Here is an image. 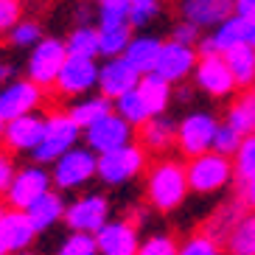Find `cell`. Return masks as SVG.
I'll return each instance as SVG.
<instances>
[{
    "label": "cell",
    "mask_w": 255,
    "mask_h": 255,
    "mask_svg": "<svg viewBox=\"0 0 255 255\" xmlns=\"http://www.w3.org/2000/svg\"><path fill=\"white\" fill-rule=\"evenodd\" d=\"M188 194L191 188H188V171L182 160L163 154L157 163H151V168L146 171V199L151 210L174 213L177 208H182Z\"/></svg>",
    "instance_id": "1"
},
{
    "label": "cell",
    "mask_w": 255,
    "mask_h": 255,
    "mask_svg": "<svg viewBox=\"0 0 255 255\" xmlns=\"http://www.w3.org/2000/svg\"><path fill=\"white\" fill-rule=\"evenodd\" d=\"M188 171V188L196 196H210L230 188V182L236 180V168H233V157L219 154V151H205L196 154L185 163Z\"/></svg>",
    "instance_id": "2"
},
{
    "label": "cell",
    "mask_w": 255,
    "mask_h": 255,
    "mask_svg": "<svg viewBox=\"0 0 255 255\" xmlns=\"http://www.w3.org/2000/svg\"><path fill=\"white\" fill-rule=\"evenodd\" d=\"M79 137H82V127L68 113H51L45 118V135L37 149L31 151V157L39 165H53L65 151H70L79 143Z\"/></svg>",
    "instance_id": "3"
},
{
    "label": "cell",
    "mask_w": 255,
    "mask_h": 255,
    "mask_svg": "<svg viewBox=\"0 0 255 255\" xmlns=\"http://www.w3.org/2000/svg\"><path fill=\"white\" fill-rule=\"evenodd\" d=\"M146 149L140 143H127L121 149H113V151H104L98 154V180L104 185H127L132 182L135 177H140L146 171Z\"/></svg>",
    "instance_id": "4"
},
{
    "label": "cell",
    "mask_w": 255,
    "mask_h": 255,
    "mask_svg": "<svg viewBox=\"0 0 255 255\" xmlns=\"http://www.w3.org/2000/svg\"><path fill=\"white\" fill-rule=\"evenodd\" d=\"M98 174V154L87 146H73L51 168V182L56 191H79Z\"/></svg>",
    "instance_id": "5"
},
{
    "label": "cell",
    "mask_w": 255,
    "mask_h": 255,
    "mask_svg": "<svg viewBox=\"0 0 255 255\" xmlns=\"http://www.w3.org/2000/svg\"><path fill=\"white\" fill-rule=\"evenodd\" d=\"M219 124L222 121L213 113H208V110L188 113L182 121H177V149H180V154H185L191 160L196 154L210 151L213 149V137H216Z\"/></svg>",
    "instance_id": "6"
},
{
    "label": "cell",
    "mask_w": 255,
    "mask_h": 255,
    "mask_svg": "<svg viewBox=\"0 0 255 255\" xmlns=\"http://www.w3.org/2000/svg\"><path fill=\"white\" fill-rule=\"evenodd\" d=\"M68 59V48L56 37H42L31 48L28 62H25V76L39 87H53L59 79V70Z\"/></svg>",
    "instance_id": "7"
},
{
    "label": "cell",
    "mask_w": 255,
    "mask_h": 255,
    "mask_svg": "<svg viewBox=\"0 0 255 255\" xmlns=\"http://www.w3.org/2000/svg\"><path fill=\"white\" fill-rule=\"evenodd\" d=\"M53 188L51 182V171H45L39 163L25 165V168H17L14 177H11V185L6 188V208L14 210H25L28 205H34L42 194H48Z\"/></svg>",
    "instance_id": "8"
},
{
    "label": "cell",
    "mask_w": 255,
    "mask_h": 255,
    "mask_svg": "<svg viewBox=\"0 0 255 255\" xmlns=\"http://www.w3.org/2000/svg\"><path fill=\"white\" fill-rule=\"evenodd\" d=\"M110 199L104 194H82L65 210V225L70 233H93L96 236L101 227L110 222Z\"/></svg>",
    "instance_id": "9"
},
{
    "label": "cell",
    "mask_w": 255,
    "mask_h": 255,
    "mask_svg": "<svg viewBox=\"0 0 255 255\" xmlns=\"http://www.w3.org/2000/svg\"><path fill=\"white\" fill-rule=\"evenodd\" d=\"M42 87L34 84L25 76V79H14L0 87V121H14L20 115H28V113H37L42 107Z\"/></svg>",
    "instance_id": "10"
},
{
    "label": "cell",
    "mask_w": 255,
    "mask_h": 255,
    "mask_svg": "<svg viewBox=\"0 0 255 255\" xmlns=\"http://www.w3.org/2000/svg\"><path fill=\"white\" fill-rule=\"evenodd\" d=\"M59 96L65 98H82L87 93H93L98 87V65L96 59H87V56H73L68 53V59L59 70V79L53 84Z\"/></svg>",
    "instance_id": "11"
},
{
    "label": "cell",
    "mask_w": 255,
    "mask_h": 255,
    "mask_svg": "<svg viewBox=\"0 0 255 255\" xmlns=\"http://www.w3.org/2000/svg\"><path fill=\"white\" fill-rule=\"evenodd\" d=\"M196 62H199V53H196L194 45L168 39V42L160 45L157 62H154V70L151 73H157L168 84H177V82H185L188 76H194Z\"/></svg>",
    "instance_id": "12"
},
{
    "label": "cell",
    "mask_w": 255,
    "mask_h": 255,
    "mask_svg": "<svg viewBox=\"0 0 255 255\" xmlns=\"http://www.w3.org/2000/svg\"><path fill=\"white\" fill-rule=\"evenodd\" d=\"M84 132V143L87 149H93L96 154H104V151H113L132 143V135H135V127L124 121L118 113H107L101 121H96L93 127L82 129Z\"/></svg>",
    "instance_id": "13"
},
{
    "label": "cell",
    "mask_w": 255,
    "mask_h": 255,
    "mask_svg": "<svg viewBox=\"0 0 255 255\" xmlns=\"http://www.w3.org/2000/svg\"><path fill=\"white\" fill-rule=\"evenodd\" d=\"M194 82L199 90L213 98H230L233 90L239 87L222 53H199V62L194 68Z\"/></svg>",
    "instance_id": "14"
},
{
    "label": "cell",
    "mask_w": 255,
    "mask_h": 255,
    "mask_svg": "<svg viewBox=\"0 0 255 255\" xmlns=\"http://www.w3.org/2000/svg\"><path fill=\"white\" fill-rule=\"evenodd\" d=\"M98 255H137L140 247V233L135 219H110L96 233Z\"/></svg>",
    "instance_id": "15"
},
{
    "label": "cell",
    "mask_w": 255,
    "mask_h": 255,
    "mask_svg": "<svg viewBox=\"0 0 255 255\" xmlns=\"http://www.w3.org/2000/svg\"><path fill=\"white\" fill-rule=\"evenodd\" d=\"M45 118L48 115H42V113H28L14 121H6L0 140L6 143L8 151H28L31 154L39 146L42 135H45Z\"/></svg>",
    "instance_id": "16"
},
{
    "label": "cell",
    "mask_w": 255,
    "mask_h": 255,
    "mask_svg": "<svg viewBox=\"0 0 255 255\" xmlns=\"http://www.w3.org/2000/svg\"><path fill=\"white\" fill-rule=\"evenodd\" d=\"M137 82H140V73L124 56H113L98 68V93L110 101H118L129 90H135Z\"/></svg>",
    "instance_id": "17"
},
{
    "label": "cell",
    "mask_w": 255,
    "mask_h": 255,
    "mask_svg": "<svg viewBox=\"0 0 255 255\" xmlns=\"http://www.w3.org/2000/svg\"><path fill=\"white\" fill-rule=\"evenodd\" d=\"M180 11L182 20L194 23L196 28H216L236 8H233V0H182Z\"/></svg>",
    "instance_id": "18"
},
{
    "label": "cell",
    "mask_w": 255,
    "mask_h": 255,
    "mask_svg": "<svg viewBox=\"0 0 255 255\" xmlns=\"http://www.w3.org/2000/svg\"><path fill=\"white\" fill-rule=\"evenodd\" d=\"M0 236L6 241L8 255H11V253H20V250H28L39 233L34 230L31 219L25 216V210L6 208V213L0 216Z\"/></svg>",
    "instance_id": "19"
},
{
    "label": "cell",
    "mask_w": 255,
    "mask_h": 255,
    "mask_svg": "<svg viewBox=\"0 0 255 255\" xmlns=\"http://www.w3.org/2000/svg\"><path fill=\"white\" fill-rule=\"evenodd\" d=\"M244 42H247L244 39V17L230 14L210 31V37L199 39L196 48H199V53H227L236 45H244Z\"/></svg>",
    "instance_id": "20"
},
{
    "label": "cell",
    "mask_w": 255,
    "mask_h": 255,
    "mask_svg": "<svg viewBox=\"0 0 255 255\" xmlns=\"http://www.w3.org/2000/svg\"><path fill=\"white\" fill-rule=\"evenodd\" d=\"M65 210H68V202L62 199V191H53L51 188V191L42 194L34 205L25 208V216L31 219V225H34L37 233H45L65 219Z\"/></svg>",
    "instance_id": "21"
},
{
    "label": "cell",
    "mask_w": 255,
    "mask_h": 255,
    "mask_svg": "<svg viewBox=\"0 0 255 255\" xmlns=\"http://www.w3.org/2000/svg\"><path fill=\"white\" fill-rule=\"evenodd\" d=\"M140 146L151 154H165L171 146H177V124L165 118V113L149 118L140 127Z\"/></svg>",
    "instance_id": "22"
},
{
    "label": "cell",
    "mask_w": 255,
    "mask_h": 255,
    "mask_svg": "<svg viewBox=\"0 0 255 255\" xmlns=\"http://www.w3.org/2000/svg\"><path fill=\"white\" fill-rule=\"evenodd\" d=\"M107 113H113V101H110V98H104L101 93H93V96L87 93V96L76 98L73 104L68 107V115L82 129L93 127V124H96V121H101Z\"/></svg>",
    "instance_id": "23"
},
{
    "label": "cell",
    "mask_w": 255,
    "mask_h": 255,
    "mask_svg": "<svg viewBox=\"0 0 255 255\" xmlns=\"http://www.w3.org/2000/svg\"><path fill=\"white\" fill-rule=\"evenodd\" d=\"M227 62V68H230L233 79H236V84L239 87H255V48L253 45H236L233 51L222 53Z\"/></svg>",
    "instance_id": "24"
},
{
    "label": "cell",
    "mask_w": 255,
    "mask_h": 255,
    "mask_svg": "<svg viewBox=\"0 0 255 255\" xmlns=\"http://www.w3.org/2000/svg\"><path fill=\"white\" fill-rule=\"evenodd\" d=\"M160 45H163V42L154 39V37H132V42H129L127 51H124V59H127L140 76H146V73L154 70Z\"/></svg>",
    "instance_id": "25"
},
{
    "label": "cell",
    "mask_w": 255,
    "mask_h": 255,
    "mask_svg": "<svg viewBox=\"0 0 255 255\" xmlns=\"http://www.w3.org/2000/svg\"><path fill=\"white\" fill-rule=\"evenodd\" d=\"M137 93L146 98V104H149L151 115H163L171 104V84L160 79L157 73H146L140 76V82H137Z\"/></svg>",
    "instance_id": "26"
},
{
    "label": "cell",
    "mask_w": 255,
    "mask_h": 255,
    "mask_svg": "<svg viewBox=\"0 0 255 255\" xmlns=\"http://www.w3.org/2000/svg\"><path fill=\"white\" fill-rule=\"evenodd\" d=\"M225 247L227 253H236V255H255V213L253 210H244V216L236 222V227L225 239Z\"/></svg>",
    "instance_id": "27"
},
{
    "label": "cell",
    "mask_w": 255,
    "mask_h": 255,
    "mask_svg": "<svg viewBox=\"0 0 255 255\" xmlns=\"http://www.w3.org/2000/svg\"><path fill=\"white\" fill-rule=\"evenodd\" d=\"M225 121L233 129H239L241 135H253L255 132V87H250L241 98H236L227 107Z\"/></svg>",
    "instance_id": "28"
},
{
    "label": "cell",
    "mask_w": 255,
    "mask_h": 255,
    "mask_svg": "<svg viewBox=\"0 0 255 255\" xmlns=\"http://www.w3.org/2000/svg\"><path fill=\"white\" fill-rule=\"evenodd\" d=\"M132 42V25H98V56H124Z\"/></svg>",
    "instance_id": "29"
},
{
    "label": "cell",
    "mask_w": 255,
    "mask_h": 255,
    "mask_svg": "<svg viewBox=\"0 0 255 255\" xmlns=\"http://www.w3.org/2000/svg\"><path fill=\"white\" fill-rule=\"evenodd\" d=\"M244 210H247V208L241 205V199H236V202H230V205H222V208H219L216 213L208 219L205 230H208L210 236H216V239L225 244V239L230 236V230L236 227V222L244 216Z\"/></svg>",
    "instance_id": "30"
},
{
    "label": "cell",
    "mask_w": 255,
    "mask_h": 255,
    "mask_svg": "<svg viewBox=\"0 0 255 255\" xmlns=\"http://www.w3.org/2000/svg\"><path fill=\"white\" fill-rule=\"evenodd\" d=\"M115 113H118L124 121H129L135 129H140L149 118H154L151 110H149V104H146V98L137 93V87L135 90H129L127 96H121L118 101H115Z\"/></svg>",
    "instance_id": "31"
},
{
    "label": "cell",
    "mask_w": 255,
    "mask_h": 255,
    "mask_svg": "<svg viewBox=\"0 0 255 255\" xmlns=\"http://www.w3.org/2000/svg\"><path fill=\"white\" fill-rule=\"evenodd\" d=\"M65 48L73 56H87V59H96L98 56V28L93 25H76L70 31V37L65 39Z\"/></svg>",
    "instance_id": "32"
},
{
    "label": "cell",
    "mask_w": 255,
    "mask_h": 255,
    "mask_svg": "<svg viewBox=\"0 0 255 255\" xmlns=\"http://www.w3.org/2000/svg\"><path fill=\"white\" fill-rule=\"evenodd\" d=\"M177 255H225V244L216 236H210L208 230H199L180 241V253Z\"/></svg>",
    "instance_id": "33"
},
{
    "label": "cell",
    "mask_w": 255,
    "mask_h": 255,
    "mask_svg": "<svg viewBox=\"0 0 255 255\" xmlns=\"http://www.w3.org/2000/svg\"><path fill=\"white\" fill-rule=\"evenodd\" d=\"M233 168L241 182L255 180V135H244L239 151L233 154Z\"/></svg>",
    "instance_id": "34"
},
{
    "label": "cell",
    "mask_w": 255,
    "mask_h": 255,
    "mask_svg": "<svg viewBox=\"0 0 255 255\" xmlns=\"http://www.w3.org/2000/svg\"><path fill=\"white\" fill-rule=\"evenodd\" d=\"M180 253V241L171 233H149L146 239H140L137 255H177Z\"/></svg>",
    "instance_id": "35"
},
{
    "label": "cell",
    "mask_w": 255,
    "mask_h": 255,
    "mask_svg": "<svg viewBox=\"0 0 255 255\" xmlns=\"http://www.w3.org/2000/svg\"><path fill=\"white\" fill-rule=\"evenodd\" d=\"M56 255H98V244L93 233H70L59 244Z\"/></svg>",
    "instance_id": "36"
},
{
    "label": "cell",
    "mask_w": 255,
    "mask_h": 255,
    "mask_svg": "<svg viewBox=\"0 0 255 255\" xmlns=\"http://www.w3.org/2000/svg\"><path fill=\"white\" fill-rule=\"evenodd\" d=\"M42 39V28H39V23H34V20H20V23L14 25V28L8 31V42L14 48H34Z\"/></svg>",
    "instance_id": "37"
},
{
    "label": "cell",
    "mask_w": 255,
    "mask_h": 255,
    "mask_svg": "<svg viewBox=\"0 0 255 255\" xmlns=\"http://www.w3.org/2000/svg\"><path fill=\"white\" fill-rule=\"evenodd\" d=\"M241 140H244V135H241L239 129H233L227 121H222V124H219V129H216V137H213V151L233 157V154L239 151Z\"/></svg>",
    "instance_id": "38"
},
{
    "label": "cell",
    "mask_w": 255,
    "mask_h": 255,
    "mask_svg": "<svg viewBox=\"0 0 255 255\" xmlns=\"http://www.w3.org/2000/svg\"><path fill=\"white\" fill-rule=\"evenodd\" d=\"M160 11V0H129V23L146 25L151 23Z\"/></svg>",
    "instance_id": "39"
},
{
    "label": "cell",
    "mask_w": 255,
    "mask_h": 255,
    "mask_svg": "<svg viewBox=\"0 0 255 255\" xmlns=\"http://www.w3.org/2000/svg\"><path fill=\"white\" fill-rule=\"evenodd\" d=\"M23 20V0H0V34H8Z\"/></svg>",
    "instance_id": "40"
},
{
    "label": "cell",
    "mask_w": 255,
    "mask_h": 255,
    "mask_svg": "<svg viewBox=\"0 0 255 255\" xmlns=\"http://www.w3.org/2000/svg\"><path fill=\"white\" fill-rule=\"evenodd\" d=\"M171 39H177V42H185V45H194L196 48V42H199V28H196L194 23H188V20H182V23H177L171 28Z\"/></svg>",
    "instance_id": "41"
},
{
    "label": "cell",
    "mask_w": 255,
    "mask_h": 255,
    "mask_svg": "<svg viewBox=\"0 0 255 255\" xmlns=\"http://www.w3.org/2000/svg\"><path fill=\"white\" fill-rule=\"evenodd\" d=\"M14 160L8 154H0V194H6V188L11 185V177H14Z\"/></svg>",
    "instance_id": "42"
},
{
    "label": "cell",
    "mask_w": 255,
    "mask_h": 255,
    "mask_svg": "<svg viewBox=\"0 0 255 255\" xmlns=\"http://www.w3.org/2000/svg\"><path fill=\"white\" fill-rule=\"evenodd\" d=\"M239 199H241V205H244V208H247V210H253V213H255V180L241 182Z\"/></svg>",
    "instance_id": "43"
},
{
    "label": "cell",
    "mask_w": 255,
    "mask_h": 255,
    "mask_svg": "<svg viewBox=\"0 0 255 255\" xmlns=\"http://www.w3.org/2000/svg\"><path fill=\"white\" fill-rule=\"evenodd\" d=\"M233 8L239 17H255V0H233Z\"/></svg>",
    "instance_id": "44"
},
{
    "label": "cell",
    "mask_w": 255,
    "mask_h": 255,
    "mask_svg": "<svg viewBox=\"0 0 255 255\" xmlns=\"http://www.w3.org/2000/svg\"><path fill=\"white\" fill-rule=\"evenodd\" d=\"M244 39L255 48V17H244Z\"/></svg>",
    "instance_id": "45"
},
{
    "label": "cell",
    "mask_w": 255,
    "mask_h": 255,
    "mask_svg": "<svg viewBox=\"0 0 255 255\" xmlns=\"http://www.w3.org/2000/svg\"><path fill=\"white\" fill-rule=\"evenodd\" d=\"M11 73H14V70H11V65H0V82H8V79H11Z\"/></svg>",
    "instance_id": "46"
},
{
    "label": "cell",
    "mask_w": 255,
    "mask_h": 255,
    "mask_svg": "<svg viewBox=\"0 0 255 255\" xmlns=\"http://www.w3.org/2000/svg\"><path fill=\"white\" fill-rule=\"evenodd\" d=\"M0 255H8V247H6V241H3V236H0Z\"/></svg>",
    "instance_id": "47"
},
{
    "label": "cell",
    "mask_w": 255,
    "mask_h": 255,
    "mask_svg": "<svg viewBox=\"0 0 255 255\" xmlns=\"http://www.w3.org/2000/svg\"><path fill=\"white\" fill-rule=\"evenodd\" d=\"M11 255H39V253H34V250L28 247V250H20V253H11Z\"/></svg>",
    "instance_id": "48"
},
{
    "label": "cell",
    "mask_w": 255,
    "mask_h": 255,
    "mask_svg": "<svg viewBox=\"0 0 255 255\" xmlns=\"http://www.w3.org/2000/svg\"><path fill=\"white\" fill-rule=\"evenodd\" d=\"M104 3H129V0H98V6H104Z\"/></svg>",
    "instance_id": "49"
},
{
    "label": "cell",
    "mask_w": 255,
    "mask_h": 255,
    "mask_svg": "<svg viewBox=\"0 0 255 255\" xmlns=\"http://www.w3.org/2000/svg\"><path fill=\"white\" fill-rule=\"evenodd\" d=\"M3 213H6V208H3V205H0V216H3Z\"/></svg>",
    "instance_id": "50"
},
{
    "label": "cell",
    "mask_w": 255,
    "mask_h": 255,
    "mask_svg": "<svg viewBox=\"0 0 255 255\" xmlns=\"http://www.w3.org/2000/svg\"><path fill=\"white\" fill-rule=\"evenodd\" d=\"M0 137H3V121H0Z\"/></svg>",
    "instance_id": "51"
},
{
    "label": "cell",
    "mask_w": 255,
    "mask_h": 255,
    "mask_svg": "<svg viewBox=\"0 0 255 255\" xmlns=\"http://www.w3.org/2000/svg\"><path fill=\"white\" fill-rule=\"evenodd\" d=\"M227 255H236V253H227Z\"/></svg>",
    "instance_id": "52"
},
{
    "label": "cell",
    "mask_w": 255,
    "mask_h": 255,
    "mask_svg": "<svg viewBox=\"0 0 255 255\" xmlns=\"http://www.w3.org/2000/svg\"><path fill=\"white\" fill-rule=\"evenodd\" d=\"M253 135H255V132H253Z\"/></svg>",
    "instance_id": "53"
}]
</instances>
